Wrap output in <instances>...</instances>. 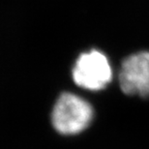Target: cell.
<instances>
[{"instance_id":"3957f363","label":"cell","mask_w":149,"mask_h":149,"mask_svg":"<svg viewBox=\"0 0 149 149\" xmlns=\"http://www.w3.org/2000/svg\"><path fill=\"white\" fill-rule=\"evenodd\" d=\"M119 84L127 95L149 97V52L135 53L122 62Z\"/></svg>"},{"instance_id":"6da1fadb","label":"cell","mask_w":149,"mask_h":149,"mask_svg":"<svg viewBox=\"0 0 149 149\" xmlns=\"http://www.w3.org/2000/svg\"><path fill=\"white\" fill-rule=\"evenodd\" d=\"M93 118L90 104L72 93L62 94L52 111V125L57 132L74 135L88 127Z\"/></svg>"},{"instance_id":"7a4b0ae2","label":"cell","mask_w":149,"mask_h":149,"mask_svg":"<svg viewBox=\"0 0 149 149\" xmlns=\"http://www.w3.org/2000/svg\"><path fill=\"white\" fill-rule=\"evenodd\" d=\"M73 77L80 87L97 91L111 82L112 70L107 56L93 49L79 57L73 70Z\"/></svg>"}]
</instances>
